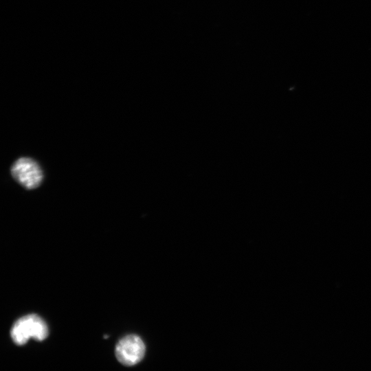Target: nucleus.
I'll use <instances>...</instances> for the list:
<instances>
[{
    "mask_svg": "<svg viewBox=\"0 0 371 371\" xmlns=\"http://www.w3.org/2000/svg\"><path fill=\"white\" fill-rule=\"evenodd\" d=\"M48 328L38 315L30 314L18 319L12 325L10 335L16 345L25 344L30 338L43 341L48 335Z\"/></svg>",
    "mask_w": 371,
    "mask_h": 371,
    "instance_id": "nucleus-1",
    "label": "nucleus"
},
{
    "mask_svg": "<svg viewBox=\"0 0 371 371\" xmlns=\"http://www.w3.org/2000/svg\"><path fill=\"white\" fill-rule=\"evenodd\" d=\"M11 175L24 188L34 190L43 181V172L34 159L23 157L16 159L11 166Z\"/></svg>",
    "mask_w": 371,
    "mask_h": 371,
    "instance_id": "nucleus-2",
    "label": "nucleus"
},
{
    "mask_svg": "<svg viewBox=\"0 0 371 371\" xmlns=\"http://www.w3.org/2000/svg\"><path fill=\"white\" fill-rule=\"evenodd\" d=\"M145 350V345L138 336L129 335L117 342L115 357L124 366H134L143 359Z\"/></svg>",
    "mask_w": 371,
    "mask_h": 371,
    "instance_id": "nucleus-3",
    "label": "nucleus"
}]
</instances>
